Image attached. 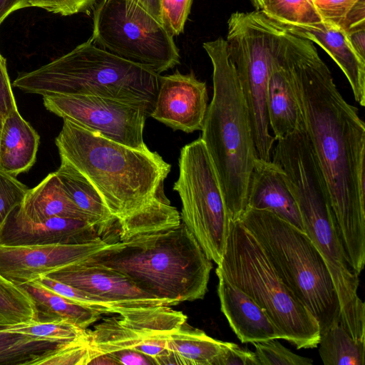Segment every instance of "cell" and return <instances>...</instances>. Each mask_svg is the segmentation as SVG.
<instances>
[{"label":"cell","instance_id":"obj_1","mask_svg":"<svg viewBox=\"0 0 365 365\" xmlns=\"http://www.w3.org/2000/svg\"><path fill=\"white\" fill-rule=\"evenodd\" d=\"M281 41L304 129L348 257L360 274L365 264V123L311 41L286 29Z\"/></svg>","mask_w":365,"mask_h":365},{"label":"cell","instance_id":"obj_2","mask_svg":"<svg viewBox=\"0 0 365 365\" xmlns=\"http://www.w3.org/2000/svg\"><path fill=\"white\" fill-rule=\"evenodd\" d=\"M272 161L282 170L304 230L321 255L337 294L342 327L365 341V304L358 294L359 274L352 267L327 190L304 130L277 140Z\"/></svg>","mask_w":365,"mask_h":365},{"label":"cell","instance_id":"obj_3","mask_svg":"<svg viewBox=\"0 0 365 365\" xmlns=\"http://www.w3.org/2000/svg\"><path fill=\"white\" fill-rule=\"evenodd\" d=\"M55 143L61 163L91 184L117 220L147 205L171 170L157 152L130 148L67 119Z\"/></svg>","mask_w":365,"mask_h":365},{"label":"cell","instance_id":"obj_4","mask_svg":"<svg viewBox=\"0 0 365 365\" xmlns=\"http://www.w3.org/2000/svg\"><path fill=\"white\" fill-rule=\"evenodd\" d=\"M87 259L124 274L145 292L175 305L203 299L212 269L183 222L108 243Z\"/></svg>","mask_w":365,"mask_h":365},{"label":"cell","instance_id":"obj_5","mask_svg":"<svg viewBox=\"0 0 365 365\" xmlns=\"http://www.w3.org/2000/svg\"><path fill=\"white\" fill-rule=\"evenodd\" d=\"M212 64L213 95L201 138L214 165L230 218L247 208L257 156L247 105L222 38L203 43Z\"/></svg>","mask_w":365,"mask_h":365},{"label":"cell","instance_id":"obj_6","mask_svg":"<svg viewBox=\"0 0 365 365\" xmlns=\"http://www.w3.org/2000/svg\"><path fill=\"white\" fill-rule=\"evenodd\" d=\"M160 74L96 45L91 38L68 53L31 71L20 72L11 85L36 95H85L119 101L150 117Z\"/></svg>","mask_w":365,"mask_h":365},{"label":"cell","instance_id":"obj_7","mask_svg":"<svg viewBox=\"0 0 365 365\" xmlns=\"http://www.w3.org/2000/svg\"><path fill=\"white\" fill-rule=\"evenodd\" d=\"M238 220L258 241L289 291L317 319L320 334L340 322L331 277L307 233L264 210L247 208Z\"/></svg>","mask_w":365,"mask_h":365},{"label":"cell","instance_id":"obj_8","mask_svg":"<svg viewBox=\"0 0 365 365\" xmlns=\"http://www.w3.org/2000/svg\"><path fill=\"white\" fill-rule=\"evenodd\" d=\"M215 272L264 309L284 340L297 349L318 346V322L289 291L258 241L239 220H230L225 252Z\"/></svg>","mask_w":365,"mask_h":365},{"label":"cell","instance_id":"obj_9","mask_svg":"<svg viewBox=\"0 0 365 365\" xmlns=\"http://www.w3.org/2000/svg\"><path fill=\"white\" fill-rule=\"evenodd\" d=\"M227 25V52L247 105L257 156L270 161L276 139L269 130L267 91L271 56L282 26L260 10L232 13Z\"/></svg>","mask_w":365,"mask_h":365},{"label":"cell","instance_id":"obj_10","mask_svg":"<svg viewBox=\"0 0 365 365\" xmlns=\"http://www.w3.org/2000/svg\"><path fill=\"white\" fill-rule=\"evenodd\" d=\"M173 185L181 200V221L207 257L218 264L225 252L230 218L212 159L200 137L185 145Z\"/></svg>","mask_w":365,"mask_h":365},{"label":"cell","instance_id":"obj_11","mask_svg":"<svg viewBox=\"0 0 365 365\" xmlns=\"http://www.w3.org/2000/svg\"><path fill=\"white\" fill-rule=\"evenodd\" d=\"M93 42L158 74L180 63L163 25L131 0H101L93 15Z\"/></svg>","mask_w":365,"mask_h":365},{"label":"cell","instance_id":"obj_12","mask_svg":"<svg viewBox=\"0 0 365 365\" xmlns=\"http://www.w3.org/2000/svg\"><path fill=\"white\" fill-rule=\"evenodd\" d=\"M44 107L63 119L130 148L148 150L143 140L147 114L111 98L85 95L43 96Z\"/></svg>","mask_w":365,"mask_h":365},{"label":"cell","instance_id":"obj_13","mask_svg":"<svg viewBox=\"0 0 365 365\" xmlns=\"http://www.w3.org/2000/svg\"><path fill=\"white\" fill-rule=\"evenodd\" d=\"M46 276L102 299L116 309L118 314L145 307L175 306L145 292L124 274L88 259Z\"/></svg>","mask_w":365,"mask_h":365},{"label":"cell","instance_id":"obj_14","mask_svg":"<svg viewBox=\"0 0 365 365\" xmlns=\"http://www.w3.org/2000/svg\"><path fill=\"white\" fill-rule=\"evenodd\" d=\"M105 240L80 245H0V275L16 285L87 259L108 245Z\"/></svg>","mask_w":365,"mask_h":365},{"label":"cell","instance_id":"obj_15","mask_svg":"<svg viewBox=\"0 0 365 365\" xmlns=\"http://www.w3.org/2000/svg\"><path fill=\"white\" fill-rule=\"evenodd\" d=\"M206 83L193 71L160 76L155 105L150 117L174 130H202L207 110Z\"/></svg>","mask_w":365,"mask_h":365},{"label":"cell","instance_id":"obj_16","mask_svg":"<svg viewBox=\"0 0 365 365\" xmlns=\"http://www.w3.org/2000/svg\"><path fill=\"white\" fill-rule=\"evenodd\" d=\"M17 207L11 213L0 233V245H80L102 240L96 227L88 221L54 217L34 222L20 215Z\"/></svg>","mask_w":365,"mask_h":365},{"label":"cell","instance_id":"obj_17","mask_svg":"<svg viewBox=\"0 0 365 365\" xmlns=\"http://www.w3.org/2000/svg\"><path fill=\"white\" fill-rule=\"evenodd\" d=\"M281 30L273 47L267 91L269 127L276 140L303 128V120L281 41Z\"/></svg>","mask_w":365,"mask_h":365},{"label":"cell","instance_id":"obj_18","mask_svg":"<svg viewBox=\"0 0 365 365\" xmlns=\"http://www.w3.org/2000/svg\"><path fill=\"white\" fill-rule=\"evenodd\" d=\"M217 277L221 311L242 343L284 339L264 309L224 277Z\"/></svg>","mask_w":365,"mask_h":365},{"label":"cell","instance_id":"obj_19","mask_svg":"<svg viewBox=\"0 0 365 365\" xmlns=\"http://www.w3.org/2000/svg\"><path fill=\"white\" fill-rule=\"evenodd\" d=\"M247 208L270 211L304 231L284 173L272 160L256 158L249 181Z\"/></svg>","mask_w":365,"mask_h":365},{"label":"cell","instance_id":"obj_20","mask_svg":"<svg viewBox=\"0 0 365 365\" xmlns=\"http://www.w3.org/2000/svg\"><path fill=\"white\" fill-rule=\"evenodd\" d=\"M283 26L320 46L345 75L355 101L365 106V61L353 50L341 29L324 21L309 26Z\"/></svg>","mask_w":365,"mask_h":365},{"label":"cell","instance_id":"obj_21","mask_svg":"<svg viewBox=\"0 0 365 365\" xmlns=\"http://www.w3.org/2000/svg\"><path fill=\"white\" fill-rule=\"evenodd\" d=\"M40 137L18 108L3 120L0 135V168L16 177L35 163Z\"/></svg>","mask_w":365,"mask_h":365},{"label":"cell","instance_id":"obj_22","mask_svg":"<svg viewBox=\"0 0 365 365\" xmlns=\"http://www.w3.org/2000/svg\"><path fill=\"white\" fill-rule=\"evenodd\" d=\"M17 211L23 217L34 222L59 217L81 219L92 223L90 217L69 198L55 172L28 190Z\"/></svg>","mask_w":365,"mask_h":365},{"label":"cell","instance_id":"obj_23","mask_svg":"<svg viewBox=\"0 0 365 365\" xmlns=\"http://www.w3.org/2000/svg\"><path fill=\"white\" fill-rule=\"evenodd\" d=\"M224 345L225 341L212 339L185 322L170 334L166 350L156 359V364L216 365Z\"/></svg>","mask_w":365,"mask_h":365},{"label":"cell","instance_id":"obj_24","mask_svg":"<svg viewBox=\"0 0 365 365\" xmlns=\"http://www.w3.org/2000/svg\"><path fill=\"white\" fill-rule=\"evenodd\" d=\"M33 302L36 320L64 319L82 329L101 319L99 311L69 300L32 281L18 285Z\"/></svg>","mask_w":365,"mask_h":365},{"label":"cell","instance_id":"obj_25","mask_svg":"<svg viewBox=\"0 0 365 365\" xmlns=\"http://www.w3.org/2000/svg\"><path fill=\"white\" fill-rule=\"evenodd\" d=\"M116 221L119 227V241L139 235L169 230L179 226L182 222L180 213L170 205L164 194L163 185L143 207Z\"/></svg>","mask_w":365,"mask_h":365},{"label":"cell","instance_id":"obj_26","mask_svg":"<svg viewBox=\"0 0 365 365\" xmlns=\"http://www.w3.org/2000/svg\"><path fill=\"white\" fill-rule=\"evenodd\" d=\"M55 173L69 198L90 217L99 234L115 224L116 219L96 190L83 176L61 163Z\"/></svg>","mask_w":365,"mask_h":365},{"label":"cell","instance_id":"obj_27","mask_svg":"<svg viewBox=\"0 0 365 365\" xmlns=\"http://www.w3.org/2000/svg\"><path fill=\"white\" fill-rule=\"evenodd\" d=\"M0 324V365H38L45 356L63 343L41 340L11 332Z\"/></svg>","mask_w":365,"mask_h":365},{"label":"cell","instance_id":"obj_28","mask_svg":"<svg viewBox=\"0 0 365 365\" xmlns=\"http://www.w3.org/2000/svg\"><path fill=\"white\" fill-rule=\"evenodd\" d=\"M319 353L325 365H364L365 341L354 339L340 324L334 323L320 334Z\"/></svg>","mask_w":365,"mask_h":365},{"label":"cell","instance_id":"obj_29","mask_svg":"<svg viewBox=\"0 0 365 365\" xmlns=\"http://www.w3.org/2000/svg\"><path fill=\"white\" fill-rule=\"evenodd\" d=\"M260 11L284 26H309L323 21L311 0H268Z\"/></svg>","mask_w":365,"mask_h":365},{"label":"cell","instance_id":"obj_30","mask_svg":"<svg viewBox=\"0 0 365 365\" xmlns=\"http://www.w3.org/2000/svg\"><path fill=\"white\" fill-rule=\"evenodd\" d=\"M33 320H36V312L31 299L18 285L0 275V324Z\"/></svg>","mask_w":365,"mask_h":365},{"label":"cell","instance_id":"obj_31","mask_svg":"<svg viewBox=\"0 0 365 365\" xmlns=\"http://www.w3.org/2000/svg\"><path fill=\"white\" fill-rule=\"evenodd\" d=\"M8 331L25 334L33 338L57 342H67L80 338L87 333L64 319L33 320L4 326Z\"/></svg>","mask_w":365,"mask_h":365},{"label":"cell","instance_id":"obj_32","mask_svg":"<svg viewBox=\"0 0 365 365\" xmlns=\"http://www.w3.org/2000/svg\"><path fill=\"white\" fill-rule=\"evenodd\" d=\"M34 281L56 294L81 305L99 311L102 314H118L116 309L106 301L71 285L47 276H41Z\"/></svg>","mask_w":365,"mask_h":365},{"label":"cell","instance_id":"obj_33","mask_svg":"<svg viewBox=\"0 0 365 365\" xmlns=\"http://www.w3.org/2000/svg\"><path fill=\"white\" fill-rule=\"evenodd\" d=\"M91 346L88 336L63 343L45 356L38 365H85L90 358Z\"/></svg>","mask_w":365,"mask_h":365},{"label":"cell","instance_id":"obj_34","mask_svg":"<svg viewBox=\"0 0 365 365\" xmlns=\"http://www.w3.org/2000/svg\"><path fill=\"white\" fill-rule=\"evenodd\" d=\"M259 365H312L310 358L297 355L277 339L253 342Z\"/></svg>","mask_w":365,"mask_h":365},{"label":"cell","instance_id":"obj_35","mask_svg":"<svg viewBox=\"0 0 365 365\" xmlns=\"http://www.w3.org/2000/svg\"><path fill=\"white\" fill-rule=\"evenodd\" d=\"M29 188L0 168V233L11 213L22 202Z\"/></svg>","mask_w":365,"mask_h":365},{"label":"cell","instance_id":"obj_36","mask_svg":"<svg viewBox=\"0 0 365 365\" xmlns=\"http://www.w3.org/2000/svg\"><path fill=\"white\" fill-rule=\"evenodd\" d=\"M162 24L171 36L183 32L192 0H160Z\"/></svg>","mask_w":365,"mask_h":365},{"label":"cell","instance_id":"obj_37","mask_svg":"<svg viewBox=\"0 0 365 365\" xmlns=\"http://www.w3.org/2000/svg\"><path fill=\"white\" fill-rule=\"evenodd\" d=\"M324 22L341 29L347 14L361 0H311Z\"/></svg>","mask_w":365,"mask_h":365},{"label":"cell","instance_id":"obj_38","mask_svg":"<svg viewBox=\"0 0 365 365\" xmlns=\"http://www.w3.org/2000/svg\"><path fill=\"white\" fill-rule=\"evenodd\" d=\"M29 7H37L61 16H71L83 12L96 0H26Z\"/></svg>","mask_w":365,"mask_h":365},{"label":"cell","instance_id":"obj_39","mask_svg":"<svg viewBox=\"0 0 365 365\" xmlns=\"http://www.w3.org/2000/svg\"><path fill=\"white\" fill-rule=\"evenodd\" d=\"M216 365H259L255 352L237 344L225 342Z\"/></svg>","mask_w":365,"mask_h":365},{"label":"cell","instance_id":"obj_40","mask_svg":"<svg viewBox=\"0 0 365 365\" xmlns=\"http://www.w3.org/2000/svg\"><path fill=\"white\" fill-rule=\"evenodd\" d=\"M16 102L7 71L6 61L0 52V119H4L14 109Z\"/></svg>","mask_w":365,"mask_h":365},{"label":"cell","instance_id":"obj_41","mask_svg":"<svg viewBox=\"0 0 365 365\" xmlns=\"http://www.w3.org/2000/svg\"><path fill=\"white\" fill-rule=\"evenodd\" d=\"M116 364L125 365H151L155 364L153 359L133 350H120L108 355Z\"/></svg>","mask_w":365,"mask_h":365},{"label":"cell","instance_id":"obj_42","mask_svg":"<svg viewBox=\"0 0 365 365\" xmlns=\"http://www.w3.org/2000/svg\"><path fill=\"white\" fill-rule=\"evenodd\" d=\"M344 31L353 50L365 61V22L353 26Z\"/></svg>","mask_w":365,"mask_h":365},{"label":"cell","instance_id":"obj_43","mask_svg":"<svg viewBox=\"0 0 365 365\" xmlns=\"http://www.w3.org/2000/svg\"><path fill=\"white\" fill-rule=\"evenodd\" d=\"M26 7V0H0V26L11 14Z\"/></svg>","mask_w":365,"mask_h":365},{"label":"cell","instance_id":"obj_44","mask_svg":"<svg viewBox=\"0 0 365 365\" xmlns=\"http://www.w3.org/2000/svg\"><path fill=\"white\" fill-rule=\"evenodd\" d=\"M162 24L160 0H131Z\"/></svg>","mask_w":365,"mask_h":365},{"label":"cell","instance_id":"obj_45","mask_svg":"<svg viewBox=\"0 0 365 365\" xmlns=\"http://www.w3.org/2000/svg\"><path fill=\"white\" fill-rule=\"evenodd\" d=\"M257 10H261L267 4L268 0H251Z\"/></svg>","mask_w":365,"mask_h":365},{"label":"cell","instance_id":"obj_46","mask_svg":"<svg viewBox=\"0 0 365 365\" xmlns=\"http://www.w3.org/2000/svg\"><path fill=\"white\" fill-rule=\"evenodd\" d=\"M2 123H3V121L0 119V130H1V126H2Z\"/></svg>","mask_w":365,"mask_h":365},{"label":"cell","instance_id":"obj_47","mask_svg":"<svg viewBox=\"0 0 365 365\" xmlns=\"http://www.w3.org/2000/svg\"><path fill=\"white\" fill-rule=\"evenodd\" d=\"M0 135H1V130H0Z\"/></svg>","mask_w":365,"mask_h":365}]
</instances>
